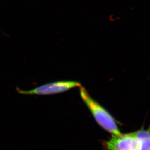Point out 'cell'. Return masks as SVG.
<instances>
[{"label":"cell","instance_id":"obj_1","mask_svg":"<svg viewBox=\"0 0 150 150\" xmlns=\"http://www.w3.org/2000/svg\"><path fill=\"white\" fill-rule=\"evenodd\" d=\"M79 88V95L82 101L88 108L96 122L100 127L112 135H120L122 133L118 127L117 121L101 104L92 98L84 87Z\"/></svg>","mask_w":150,"mask_h":150},{"label":"cell","instance_id":"obj_2","mask_svg":"<svg viewBox=\"0 0 150 150\" xmlns=\"http://www.w3.org/2000/svg\"><path fill=\"white\" fill-rule=\"evenodd\" d=\"M81 85L76 81H58L45 84L29 90L17 88V91L20 94L25 95H51L65 92L73 88H79Z\"/></svg>","mask_w":150,"mask_h":150},{"label":"cell","instance_id":"obj_3","mask_svg":"<svg viewBox=\"0 0 150 150\" xmlns=\"http://www.w3.org/2000/svg\"><path fill=\"white\" fill-rule=\"evenodd\" d=\"M106 150H139V142L136 132L112 135L108 140L103 142Z\"/></svg>","mask_w":150,"mask_h":150},{"label":"cell","instance_id":"obj_4","mask_svg":"<svg viewBox=\"0 0 150 150\" xmlns=\"http://www.w3.org/2000/svg\"><path fill=\"white\" fill-rule=\"evenodd\" d=\"M135 132L139 142V150H150V126L146 130L142 129Z\"/></svg>","mask_w":150,"mask_h":150}]
</instances>
